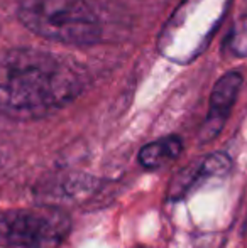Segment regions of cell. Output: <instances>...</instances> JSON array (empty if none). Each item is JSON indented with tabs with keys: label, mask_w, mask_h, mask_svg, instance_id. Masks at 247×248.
I'll return each mask as SVG.
<instances>
[{
	"label": "cell",
	"mask_w": 247,
	"mask_h": 248,
	"mask_svg": "<svg viewBox=\"0 0 247 248\" xmlns=\"http://www.w3.org/2000/svg\"><path fill=\"white\" fill-rule=\"evenodd\" d=\"M83 75L37 49H12L0 59V113L29 122L54 113L83 92Z\"/></svg>",
	"instance_id": "1"
},
{
	"label": "cell",
	"mask_w": 247,
	"mask_h": 248,
	"mask_svg": "<svg viewBox=\"0 0 247 248\" xmlns=\"http://www.w3.org/2000/svg\"><path fill=\"white\" fill-rule=\"evenodd\" d=\"M19 19L31 32L68 46H90L100 39L102 27L85 0H20Z\"/></svg>",
	"instance_id": "2"
},
{
	"label": "cell",
	"mask_w": 247,
	"mask_h": 248,
	"mask_svg": "<svg viewBox=\"0 0 247 248\" xmlns=\"http://www.w3.org/2000/svg\"><path fill=\"white\" fill-rule=\"evenodd\" d=\"M69 232V216L54 208L0 209V247L58 248Z\"/></svg>",
	"instance_id": "3"
},
{
	"label": "cell",
	"mask_w": 247,
	"mask_h": 248,
	"mask_svg": "<svg viewBox=\"0 0 247 248\" xmlns=\"http://www.w3.org/2000/svg\"><path fill=\"white\" fill-rule=\"evenodd\" d=\"M242 86V76L239 73H227L224 75L214 86V92L210 96V108L205 118L203 128L200 132V139L208 142L220 134L225 120L232 110L235 98L239 95V90Z\"/></svg>",
	"instance_id": "4"
},
{
	"label": "cell",
	"mask_w": 247,
	"mask_h": 248,
	"mask_svg": "<svg viewBox=\"0 0 247 248\" xmlns=\"http://www.w3.org/2000/svg\"><path fill=\"white\" fill-rule=\"evenodd\" d=\"M231 167H232V162L227 154H224V152L210 154V155L201 159L200 162H197L193 167L186 169L181 176L173 181L169 196H171V199H180L181 196H185L190 189H193L195 184H198L200 181L227 176Z\"/></svg>",
	"instance_id": "5"
},
{
	"label": "cell",
	"mask_w": 247,
	"mask_h": 248,
	"mask_svg": "<svg viewBox=\"0 0 247 248\" xmlns=\"http://www.w3.org/2000/svg\"><path fill=\"white\" fill-rule=\"evenodd\" d=\"M181 139L178 135H168V137L146 144L139 152V162L146 169H158V167L173 162L181 154Z\"/></svg>",
	"instance_id": "6"
},
{
	"label": "cell",
	"mask_w": 247,
	"mask_h": 248,
	"mask_svg": "<svg viewBox=\"0 0 247 248\" xmlns=\"http://www.w3.org/2000/svg\"><path fill=\"white\" fill-rule=\"evenodd\" d=\"M234 49L239 54H247V19L241 22V26L235 29L234 37Z\"/></svg>",
	"instance_id": "7"
}]
</instances>
